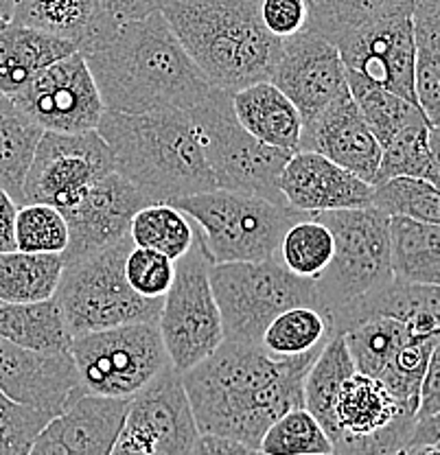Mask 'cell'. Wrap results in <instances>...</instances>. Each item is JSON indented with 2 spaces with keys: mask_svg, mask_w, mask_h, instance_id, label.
I'll list each match as a JSON object with an SVG mask.
<instances>
[{
  "mask_svg": "<svg viewBox=\"0 0 440 455\" xmlns=\"http://www.w3.org/2000/svg\"><path fill=\"white\" fill-rule=\"evenodd\" d=\"M318 350L276 357L259 344L224 339L180 374L197 431L259 449L268 427L302 405V383Z\"/></svg>",
  "mask_w": 440,
  "mask_h": 455,
  "instance_id": "1",
  "label": "cell"
},
{
  "mask_svg": "<svg viewBox=\"0 0 440 455\" xmlns=\"http://www.w3.org/2000/svg\"><path fill=\"white\" fill-rule=\"evenodd\" d=\"M103 108L123 114L191 112L212 92L163 12L116 25L82 53Z\"/></svg>",
  "mask_w": 440,
  "mask_h": 455,
  "instance_id": "2",
  "label": "cell"
},
{
  "mask_svg": "<svg viewBox=\"0 0 440 455\" xmlns=\"http://www.w3.org/2000/svg\"><path fill=\"white\" fill-rule=\"evenodd\" d=\"M118 175L154 204L212 191L196 123L188 112H103L97 125Z\"/></svg>",
  "mask_w": 440,
  "mask_h": 455,
  "instance_id": "3",
  "label": "cell"
},
{
  "mask_svg": "<svg viewBox=\"0 0 440 455\" xmlns=\"http://www.w3.org/2000/svg\"><path fill=\"white\" fill-rule=\"evenodd\" d=\"M163 16L215 90L233 94L272 77L283 40L263 27L259 0H169Z\"/></svg>",
  "mask_w": 440,
  "mask_h": 455,
  "instance_id": "4",
  "label": "cell"
},
{
  "mask_svg": "<svg viewBox=\"0 0 440 455\" xmlns=\"http://www.w3.org/2000/svg\"><path fill=\"white\" fill-rule=\"evenodd\" d=\"M134 248L130 236L101 252L64 265L55 291L73 338L127 324H156L163 300H151L125 281V259Z\"/></svg>",
  "mask_w": 440,
  "mask_h": 455,
  "instance_id": "5",
  "label": "cell"
},
{
  "mask_svg": "<svg viewBox=\"0 0 440 455\" xmlns=\"http://www.w3.org/2000/svg\"><path fill=\"white\" fill-rule=\"evenodd\" d=\"M200 230L212 265L276 259L278 241L300 212L245 193L212 191L169 202Z\"/></svg>",
  "mask_w": 440,
  "mask_h": 455,
  "instance_id": "6",
  "label": "cell"
},
{
  "mask_svg": "<svg viewBox=\"0 0 440 455\" xmlns=\"http://www.w3.org/2000/svg\"><path fill=\"white\" fill-rule=\"evenodd\" d=\"M188 116L197 127L215 188L245 193L285 206L281 173L292 154L248 134L236 121L228 92L212 90Z\"/></svg>",
  "mask_w": 440,
  "mask_h": 455,
  "instance_id": "7",
  "label": "cell"
},
{
  "mask_svg": "<svg viewBox=\"0 0 440 455\" xmlns=\"http://www.w3.org/2000/svg\"><path fill=\"white\" fill-rule=\"evenodd\" d=\"M211 287L224 339L261 346L263 331L283 311L316 307L314 281L287 272L276 259L211 265Z\"/></svg>",
  "mask_w": 440,
  "mask_h": 455,
  "instance_id": "8",
  "label": "cell"
},
{
  "mask_svg": "<svg viewBox=\"0 0 440 455\" xmlns=\"http://www.w3.org/2000/svg\"><path fill=\"white\" fill-rule=\"evenodd\" d=\"M314 217L333 236V256L314 281L318 311L326 317L392 281L390 220L372 206L329 211Z\"/></svg>",
  "mask_w": 440,
  "mask_h": 455,
  "instance_id": "9",
  "label": "cell"
},
{
  "mask_svg": "<svg viewBox=\"0 0 440 455\" xmlns=\"http://www.w3.org/2000/svg\"><path fill=\"white\" fill-rule=\"evenodd\" d=\"M82 395L130 401L172 368L156 324H127L84 333L70 341Z\"/></svg>",
  "mask_w": 440,
  "mask_h": 455,
  "instance_id": "10",
  "label": "cell"
},
{
  "mask_svg": "<svg viewBox=\"0 0 440 455\" xmlns=\"http://www.w3.org/2000/svg\"><path fill=\"white\" fill-rule=\"evenodd\" d=\"M211 256L202 243L200 230L193 248L176 260V274L156 326L164 350L178 374L187 372L224 341L221 315L211 287Z\"/></svg>",
  "mask_w": 440,
  "mask_h": 455,
  "instance_id": "11",
  "label": "cell"
},
{
  "mask_svg": "<svg viewBox=\"0 0 440 455\" xmlns=\"http://www.w3.org/2000/svg\"><path fill=\"white\" fill-rule=\"evenodd\" d=\"M112 171L115 160L97 130L82 134L44 132L22 184V204H44L64 211Z\"/></svg>",
  "mask_w": 440,
  "mask_h": 455,
  "instance_id": "12",
  "label": "cell"
},
{
  "mask_svg": "<svg viewBox=\"0 0 440 455\" xmlns=\"http://www.w3.org/2000/svg\"><path fill=\"white\" fill-rule=\"evenodd\" d=\"M12 101L40 127L55 134L97 130L103 108L97 84L79 51L37 70Z\"/></svg>",
  "mask_w": 440,
  "mask_h": 455,
  "instance_id": "13",
  "label": "cell"
},
{
  "mask_svg": "<svg viewBox=\"0 0 440 455\" xmlns=\"http://www.w3.org/2000/svg\"><path fill=\"white\" fill-rule=\"evenodd\" d=\"M338 49L347 82L380 85L416 103L414 37L410 13L386 18L331 40ZM419 106V103H416Z\"/></svg>",
  "mask_w": 440,
  "mask_h": 455,
  "instance_id": "14",
  "label": "cell"
},
{
  "mask_svg": "<svg viewBox=\"0 0 440 455\" xmlns=\"http://www.w3.org/2000/svg\"><path fill=\"white\" fill-rule=\"evenodd\" d=\"M269 82L296 106L302 123L351 94L338 49L311 28L281 42Z\"/></svg>",
  "mask_w": 440,
  "mask_h": 455,
  "instance_id": "15",
  "label": "cell"
},
{
  "mask_svg": "<svg viewBox=\"0 0 440 455\" xmlns=\"http://www.w3.org/2000/svg\"><path fill=\"white\" fill-rule=\"evenodd\" d=\"M149 204L154 202L116 171L97 180L73 206L60 211L68 228V245L61 254L64 265L88 259L130 236L132 220Z\"/></svg>",
  "mask_w": 440,
  "mask_h": 455,
  "instance_id": "16",
  "label": "cell"
},
{
  "mask_svg": "<svg viewBox=\"0 0 440 455\" xmlns=\"http://www.w3.org/2000/svg\"><path fill=\"white\" fill-rule=\"evenodd\" d=\"M0 392L51 419L84 396L70 350L40 353L4 338H0Z\"/></svg>",
  "mask_w": 440,
  "mask_h": 455,
  "instance_id": "17",
  "label": "cell"
},
{
  "mask_svg": "<svg viewBox=\"0 0 440 455\" xmlns=\"http://www.w3.org/2000/svg\"><path fill=\"white\" fill-rule=\"evenodd\" d=\"M123 429L149 444L158 455H191L200 431L176 370H163L130 398Z\"/></svg>",
  "mask_w": 440,
  "mask_h": 455,
  "instance_id": "18",
  "label": "cell"
},
{
  "mask_svg": "<svg viewBox=\"0 0 440 455\" xmlns=\"http://www.w3.org/2000/svg\"><path fill=\"white\" fill-rule=\"evenodd\" d=\"M285 206L300 215L372 206V187L314 151H293L281 173Z\"/></svg>",
  "mask_w": 440,
  "mask_h": 455,
  "instance_id": "19",
  "label": "cell"
},
{
  "mask_svg": "<svg viewBox=\"0 0 440 455\" xmlns=\"http://www.w3.org/2000/svg\"><path fill=\"white\" fill-rule=\"evenodd\" d=\"M298 151H314L372 187L381 145L364 123L351 94L302 123Z\"/></svg>",
  "mask_w": 440,
  "mask_h": 455,
  "instance_id": "20",
  "label": "cell"
},
{
  "mask_svg": "<svg viewBox=\"0 0 440 455\" xmlns=\"http://www.w3.org/2000/svg\"><path fill=\"white\" fill-rule=\"evenodd\" d=\"M372 317L404 322L416 338L440 335V291L434 284H412L392 278L383 287L340 307L326 315L329 335H344Z\"/></svg>",
  "mask_w": 440,
  "mask_h": 455,
  "instance_id": "21",
  "label": "cell"
},
{
  "mask_svg": "<svg viewBox=\"0 0 440 455\" xmlns=\"http://www.w3.org/2000/svg\"><path fill=\"white\" fill-rule=\"evenodd\" d=\"M12 22L70 42L79 53L97 46L116 27L103 13L101 0H18Z\"/></svg>",
  "mask_w": 440,
  "mask_h": 455,
  "instance_id": "22",
  "label": "cell"
},
{
  "mask_svg": "<svg viewBox=\"0 0 440 455\" xmlns=\"http://www.w3.org/2000/svg\"><path fill=\"white\" fill-rule=\"evenodd\" d=\"M233 112L248 134L283 151H298L302 118L272 82H259L230 94Z\"/></svg>",
  "mask_w": 440,
  "mask_h": 455,
  "instance_id": "23",
  "label": "cell"
},
{
  "mask_svg": "<svg viewBox=\"0 0 440 455\" xmlns=\"http://www.w3.org/2000/svg\"><path fill=\"white\" fill-rule=\"evenodd\" d=\"M77 46L37 28L0 27V97L12 99L27 82L53 61L75 53Z\"/></svg>",
  "mask_w": 440,
  "mask_h": 455,
  "instance_id": "24",
  "label": "cell"
},
{
  "mask_svg": "<svg viewBox=\"0 0 440 455\" xmlns=\"http://www.w3.org/2000/svg\"><path fill=\"white\" fill-rule=\"evenodd\" d=\"M392 278L412 284L440 283V224L388 217Z\"/></svg>",
  "mask_w": 440,
  "mask_h": 455,
  "instance_id": "25",
  "label": "cell"
},
{
  "mask_svg": "<svg viewBox=\"0 0 440 455\" xmlns=\"http://www.w3.org/2000/svg\"><path fill=\"white\" fill-rule=\"evenodd\" d=\"M416 103L434 127L440 123V0H412Z\"/></svg>",
  "mask_w": 440,
  "mask_h": 455,
  "instance_id": "26",
  "label": "cell"
},
{
  "mask_svg": "<svg viewBox=\"0 0 440 455\" xmlns=\"http://www.w3.org/2000/svg\"><path fill=\"white\" fill-rule=\"evenodd\" d=\"M0 338L40 353H68L70 335L58 300L0 302Z\"/></svg>",
  "mask_w": 440,
  "mask_h": 455,
  "instance_id": "27",
  "label": "cell"
},
{
  "mask_svg": "<svg viewBox=\"0 0 440 455\" xmlns=\"http://www.w3.org/2000/svg\"><path fill=\"white\" fill-rule=\"evenodd\" d=\"M438 127L419 123L401 130L381 147V160L372 187L390 178H419L438 184Z\"/></svg>",
  "mask_w": 440,
  "mask_h": 455,
  "instance_id": "28",
  "label": "cell"
},
{
  "mask_svg": "<svg viewBox=\"0 0 440 455\" xmlns=\"http://www.w3.org/2000/svg\"><path fill=\"white\" fill-rule=\"evenodd\" d=\"M353 372V359L342 335H331L307 370L305 383H302V405L318 420L329 438L333 434L335 395Z\"/></svg>",
  "mask_w": 440,
  "mask_h": 455,
  "instance_id": "29",
  "label": "cell"
},
{
  "mask_svg": "<svg viewBox=\"0 0 440 455\" xmlns=\"http://www.w3.org/2000/svg\"><path fill=\"white\" fill-rule=\"evenodd\" d=\"M64 269L61 254H0V302H42L58 291Z\"/></svg>",
  "mask_w": 440,
  "mask_h": 455,
  "instance_id": "30",
  "label": "cell"
},
{
  "mask_svg": "<svg viewBox=\"0 0 440 455\" xmlns=\"http://www.w3.org/2000/svg\"><path fill=\"white\" fill-rule=\"evenodd\" d=\"M44 132L16 108L7 97H0V188L22 204V184L33 160L37 142Z\"/></svg>",
  "mask_w": 440,
  "mask_h": 455,
  "instance_id": "31",
  "label": "cell"
},
{
  "mask_svg": "<svg viewBox=\"0 0 440 455\" xmlns=\"http://www.w3.org/2000/svg\"><path fill=\"white\" fill-rule=\"evenodd\" d=\"M130 239L136 248H149L176 263L197 239V228L184 212L169 204L140 208L130 224Z\"/></svg>",
  "mask_w": 440,
  "mask_h": 455,
  "instance_id": "32",
  "label": "cell"
},
{
  "mask_svg": "<svg viewBox=\"0 0 440 455\" xmlns=\"http://www.w3.org/2000/svg\"><path fill=\"white\" fill-rule=\"evenodd\" d=\"M412 12V0H309V27L324 40Z\"/></svg>",
  "mask_w": 440,
  "mask_h": 455,
  "instance_id": "33",
  "label": "cell"
},
{
  "mask_svg": "<svg viewBox=\"0 0 440 455\" xmlns=\"http://www.w3.org/2000/svg\"><path fill=\"white\" fill-rule=\"evenodd\" d=\"M333 256V236L314 215L298 217L283 232L276 248V260L298 278L316 281Z\"/></svg>",
  "mask_w": 440,
  "mask_h": 455,
  "instance_id": "34",
  "label": "cell"
},
{
  "mask_svg": "<svg viewBox=\"0 0 440 455\" xmlns=\"http://www.w3.org/2000/svg\"><path fill=\"white\" fill-rule=\"evenodd\" d=\"M348 92H351L355 106H357L359 114H362L364 123H366L368 130L372 132V136H375L381 147L386 145L392 136H396L401 130H405V127L419 125V123L432 125L416 103L399 97V94L388 92V90L380 88V85L348 82Z\"/></svg>",
  "mask_w": 440,
  "mask_h": 455,
  "instance_id": "35",
  "label": "cell"
},
{
  "mask_svg": "<svg viewBox=\"0 0 440 455\" xmlns=\"http://www.w3.org/2000/svg\"><path fill=\"white\" fill-rule=\"evenodd\" d=\"M342 338L347 341L355 372L377 379L383 368L392 362L396 350L416 335H412L404 322L390 320V317H372L348 329Z\"/></svg>",
  "mask_w": 440,
  "mask_h": 455,
  "instance_id": "36",
  "label": "cell"
},
{
  "mask_svg": "<svg viewBox=\"0 0 440 455\" xmlns=\"http://www.w3.org/2000/svg\"><path fill=\"white\" fill-rule=\"evenodd\" d=\"M326 317L316 307H293L274 317L263 331L261 346L276 357H298L329 341Z\"/></svg>",
  "mask_w": 440,
  "mask_h": 455,
  "instance_id": "37",
  "label": "cell"
},
{
  "mask_svg": "<svg viewBox=\"0 0 440 455\" xmlns=\"http://www.w3.org/2000/svg\"><path fill=\"white\" fill-rule=\"evenodd\" d=\"M372 208L386 217L440 224L438 187L419 178H390L372 187Z\"/></svg>",
  "mask_w": 440,
  "mask_h": 455,
  "instance_id": "38",
  "label": "cell"
},
{
  "mask_svg": "<svg viewBox=\"0 0 440 455\" xmlns=\"http://www.w3.org/2000/svg\"><path fill=\"white\" fill-rule=\"evenodd\" d=\"M259 451L263 455H318L333 453V444L318 420L305 407H296L268 427Z\"/></svg>",
  "mask_w": 440,
  "mask_h": 455,
  "instance_id": "39",
  "label": "cell"
},
{
  "mask_svg": "<svg viewBox=\"0 0 440 455\" xmlns=\"http://www.w3.org/2000/svg\"><path fill=\"white\" fill-rule=\"evenodd\" d=\"M440 348V335H425V338H412L408 344L401 346L392 362L383 368L380 381L388 387L396 401L408 405L416 411L419 407L420 381L425 370L429 366L432 355Z\"/></svg>",
  "mask_w": 440,
  "mask_h": 455,
  "instance_id": "40",
  "label": "cell"
},
{
  "mask_svg": "<svg viewBox=\"0 0 440 455\" xmlns=\"http://www.w3.org/2000/svg\"><path fill=\"white\" fill-rule=\"evenodd\" d=\"M68 228L64 215L44 204H22L16 215V250L27 254H64Z\"/></svg>",
  "mask_w": 440,
  "mask_h": 455,
  "instance_id": "41",
  "label": "cell"
},
{
  "mask_svg": "<svg viewBox=\"0 0 440 455\" xmlns=\"http://www.w3.org/2000/svg\"><path fill=\"white\" fill-rule=\"evenodd\" d=\"M176 274V263L149 248H132L125 259V281L139 296L163 300Z\"/></svg>",
  "mask_w": 440,
  "mask_h": 455,
  "instance_id": "42",
  "label": "cell"
},
{
  "mask_svg": "<svg viewBox=\"0 0 440 455\" xmlns=\"http://www.w3.org/2000/svg\"><path fill=\"white\" fill-rule=\"evenodd\" d=\"M51 416L13 403L0 392V455H27Z\"/></svg>",
  "mask_w": 440,
  "mask_h": 455,
  "instance_id": "43",
  "label": "cell"
},
{
  "mask_svg": "<svg viewBox=\"0 0 440 455\" xmlns=\"http://www.w3.org/2000/svg\"><path fill=\"white\" fill-rule=\"evenodd\" d=\"M259 12L263 27L278 40L309 27V0H259Z\"/></svg>",
  "mask_w": 440,
  "mask_h": 455,
  "instance_id": "44",
  "label": "cell"
},
{
  "mask_svg": "<svg viewBox=\"0 0 440 455\" xmlns=\"http://www.w3.org/2000/svg\"><path fill=\"white\" fill-rule=\"evenodd\" d=\"M167 3L169 0H101V7L112 25H125L163 12Z\"/></svg>",
  "mask_w": 440,
  "mask_h": 455,
  "instance_id": "45",
  "label": "cell"
},
{
  "mask_svg": "<svg viewBox=\"0 0 440 455\" xmlns=\"http://www.w3.org/2000/svg\"><path fill=\"white\" fill-rule=\"evenodd\" d=\"M440 350V348H438ZM438 350L429 359L425 377L420 381L419 407H416V420L420 419H440V362Z\"/></svg>",
  "mask_w": 440,
  "mask_h": 455,
  "instance_id": "46",
  "label": "cell"
},
{
  "mask_svg": "<svg viewBox=\"0 0 440 455\" xmlns=\"http://www.w3.org/2000/svg\"><path fill=\"white\" fill-rule=\"evenodd\" d=\"M191 455H263L259 449L248 447L244 443H236L230 438H220V435L200 434V438L193 444Z\"/></svg>",
  "mask_w": 440,
  "mask_h": 455,
  "instance_id": "47",
  "label": "cell"
},
{
  "mask_svg": "<svg viewBox=\"0 0 440 455\" xmlns=\"http://www.w3.org/2000/svg\"><path fill=\"white\" fill-rule=\"evenodd\" d=\"M18 202L0 188V254L16 250Z\"/></svg>",
  "mask_w": 440,
  "mask_h": 455,
  "instance_id": "48",
  "label": "cell"
},
{
  "mask_svg": "<svg viewBox=\"0 0 440 455\" xmlns=\"http://www.w3.org/2000/svg\"><path fill=\"white\" fill-rule=\"evenodd\" d=\"M110 455H158V453H156L149 444H145L140 438H136V435L127 434L125 429H121V434H118Z\"/></svg>",
  "mask_w": 440,
  "mask_h": 455,
  "instance_id": "49",
  "label": "cell"
},
{
  "mask_svg": "<svg viewBox=\"0 0 440 455\" xmlns=\"http://www.w3.org/2000/svg\"><path fill=\"white\" fill-rule=\"evenodd\" d=\"M405 455H440L438 443H412Z\"/></svg>",
  "mask_w": 440,
  "mask_h": 455,
  "instance_id": "50",
  "label": "cell"
},
{
  "mask_svg": "<svg viewBox=\"0 0 440 455\" xmlns=\"http://www.w3.org/2000/svg\"><path fill=\"white\" fill-rule=\"evenodd\" d=\"M18 0H0V27L9 25L13 20V12H16Z\"/></svg>",
  "mask_w": 440,
  "mask_h": 455,
  "instance_id": "51",
  "label": "cell"
},
{
  "mask_svg": "<svg viewBox=\"0 0 440 455\" xmlns=\"http://www.w3.org/2000/svg\"><path fill=\"white\" fill-rule=\"evenodd\" d=\"M318 455H333V453H318Z\"/></svg>",
  "mask_w": 440,
  "mask_h": 455,
  "instance_id": "52",
  "label": "cell"
}]
</instances>
